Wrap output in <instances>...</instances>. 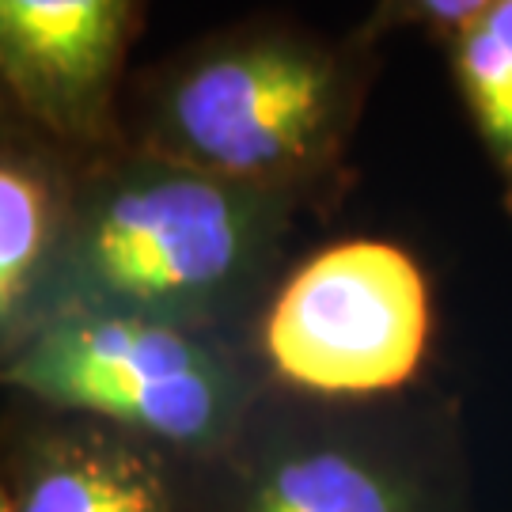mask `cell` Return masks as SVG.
Segmentation results:
<instances>
[{
	"mask_svg": "<svg viewBox=\"0 0 512 512\" xmlns=\"http://www.w3.org/2000/svg\"><path fill=\"white\" fill-rule=\"evenodd\" d=\"M372 50L277 19L217 31L137 80L129 148L308 202L342 167Z\"/></svg>",
	"mask_w": 512,
	"mask_h": 512,
	"instance_id": "cell-1",
	"label": "cell"
},
{
	"mask_svg": "<svg viewBox=\"0 0 512 512\" xmlns=\"http://www.w3.org/2000/svg\"><path fill=\"white\" fill-rule=\"evenodd\" d=\"M293 209V198L126 145L69 194L42 319L129 311L205 327L258 289Z\"/></svg>",
	"mask_w": 512,
	"mask_h": 512,
	"instance_id": "cell-2",
	"label": "cell"
},
{
	"mask_svg": "<svg viewBox=\"0 0 512 512\" xmlns=\"http://www.w3.org/2000/svg\"><path fill=\"white\" fill-rule=\"evenodd\" d=\"M8 380L167 444H209L239 418L236 365L186 327L129 311H54L23 342Z\"/></svg>",
	"mask_w": 512,
	"mask_h": 512,
	"instance_id": "cell-3",
	"label": "cell"
},
{
	"mask_svg": "<svg viewBox=\"0 0 512 512\" xmlns=\"http://www.w3.org/2000/svg\"><path fill=\"white\" fill-rule=\"evenodd\" d=\"M433 296L418 258L387 239H342L300 262L262 323V353L296 391L376 399L418 376Z\"/></svg>",
	"mask_w": 512,
	"mask_h": 512,
	"instance_id": "cell-4",
	"label": "cell"
},
{
	"mask_svg": "<svg viewBox=\"0 0 512 512\" xmlns=\"http://www.w3.org/2000/svg\"><path fill=\"white\" fill-rule=\"evenodd\" d=\"M137 27L141 0H0V88L57 145H118Z\"/></svg>",
	"mask_w": 512,
	"mask_h": 512,
	"instance_id": "cell-5",
	"label": "cell"
},
{
	"mask_svg": "<svg viewBox=\"0 0 512 512\" xmlns=\"http://www.w3.org/2000/svg\"><path fill=\"white\" fill-rule=\"evenodd\" d=\"M239 512H444L433 478L380 440L323 433L277 448Z\"/></svg>",
	"mask_w": 512,
	"mask_h": 512,
	"instance_id": "cell-6",
	"label": "cell"
},
{
	"mask_svg": "<svg viewBox=\"0 0 512 512\" xmlns=\"http://www.w3.org/2000/svg\"><path fill=\"white\" fill-rule=\"evenodd\" d=\"M16 512H171L160 471L107 440H69L38 459Z\"/></svg>",
	"mask_w": 512,
	"mask_h": 512,
	"instance_id": "cell-7",
	"label": "cell"
},
{
	"mask_svg": "<svg viewBox=\"0 0 512 512\" xmlns=\"http://www.w3.org/2000/svg\"><path fill=\"white\" fill-rule=\"evenodd\" d=\"M65 220L69 198L50 171L0 152V323L46 293Z\"/></svg>",
	"mask_w": 512,
	"mask_h": 512,
	"instance_id": "cell-8",
	"label": "cell"
},
{
	"mask_svg": "<svg viewBox=\"0 0 512 512\" xmlns=\"http://www.w3.org/2000/svg\"><path fill=\"white\" fill-rule=\"evenodd\" d=\"M452 80L512 213V0H490L444 42Z\"/></svg>",
	"mask_w": 512,
	"mask_h": 512,
	"instance_id": "cell-9",
	"label": "cell"
},
{
	"mask_svg": "<svg viewBox=\"0 0 512 512\" xmlns=\"http://www.w3.org/2000/svg\"><path fill=\"white\" fill-rule=\"evenodd\" d=\"M486 4L490 0H376V8L368 12L365 27L357 35L365 38L368 46H376L387 35H399V31H429L440 42H448Z\"/></svg>",
	"mask_w": 512,
	"mask_h": 512,
	"instance_id": "cell-10",
	"label": "cell"
},
{
	"mask_svg": "<svg viewBox=\"0 0 512 512\" xmlns=\"http://www.w3.org/2000/svg\"><path fill=\"white\" fill-rule=\"evenodd\" d=\"M19 126H27L23 118H19V110L12 107V99L4 95V88H0V145H4V137H12ZM31 129V126H27Z\"/></svg>",
	"mask_w": 512,
	"mask_h": 512,
	"instance_id": "cell-11",
	"label": "cell"
},
{
	"mask_svg": "<svg viewBox=\"0 0 512 512\" xmlns=\"http://www.w3.org/2000/svg\"><path fill=\"white\" fill-rule=\"evenodd\" d=\"M0 512H16V505H12V501H8L4 494H0Z\"/></svg>",
	"mask_w": 512,
	"mask_h": 512,
	"instance_id": "cell-12",
	"label": "cell"
}]
</instances>
